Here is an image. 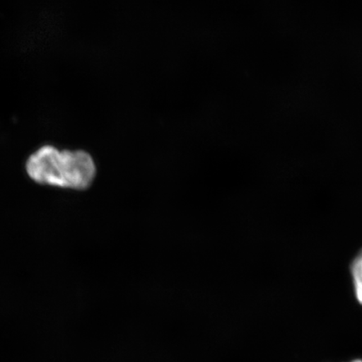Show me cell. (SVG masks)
Here are the masks:
<instances>
[{"label": "cell", "instance_id": "7a4b0ae2", "mask_svg": "<svg viewBox=\"0 0 362 362\" xmlns=\"http://www.w3.org/2000/svg\"><path fill=\"white\" fill-rule=\"evenodd\" d=\"M351 272L353 283H354L356 300L362 305V249L352 261Z\"/></svg>", "mask_w": 362, "mask_h": 362}, {"label": "cell", "instance_id": "3957f363", "mask_svg": "<svg viewBox=\"0 0 362 362\" xmlns=\"http://www.w3.org/2000/svg\"><path fill=\"white\" fill-rule=\"evenodd\" d=\"M351 362H362V360H356V361H353Z\"/></svg>", "mask_w": 362, "mask_h": 362}, {"label": "cell", "instance_id": "6da1fadb", "mask_svg": "<svg viewBox=\"0 0 362 362\" xmlns=\"http://www.w3.org/2000/svg\"><path fill=\"white\" fill-rule=\"evenodd\" d=\"M26 171L39 184L85 191L96 178L97 166L87 151H59L45 146L30 156Z\"/></svg>", "mask_w": 362, "mask_h": 362}]
</instances>
